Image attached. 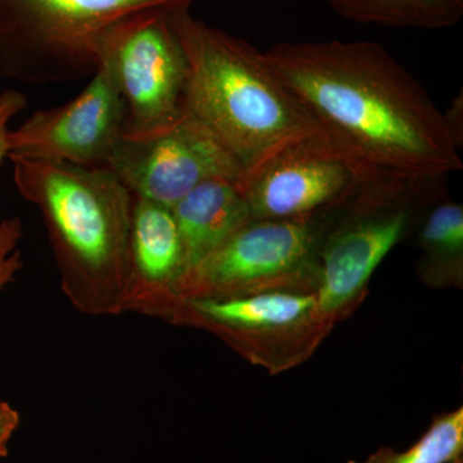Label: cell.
<instances>
[{"instance_id":"18","label":"cell","mask_w":463,"mask_h":463,"mask_svg":"<svg viewBox=\"0 0 463 463\" xmlns=\"http://www.w3.org/2000/svg\"><path fill=\"white\" fill-rule=\"evenodd\" d=\"M20 425V414L7 402L0 401V457L8 456V443Z\"/></svg>"},{"instance_id":"15","label":"cell","mask_w":463,"mask_h":463,"mask_svg":"<svg viewBox=\"0 0 463 463\" xmlns=\"http://www.w3.org/2000/svg\"><path fill=\"white\" fill-rule=\"evenodd\" d=\"M344 17L364 24L438 30L456 25L463 0H328Z\"/></svg>"},{"instance_id":"6","label":"cell","mask_w":463,"mask_h":463,"mask_svg":"<svg viewBox=\"0 0 463 463\" xmlns=\"http://www.w3.org/2000/svg\"><path fill=\"white\" fill-rule=\"evenodd\" d=\"M143 316L209 331L272 374L304 364L334 328L319 312L313 292L184 298L170 291L149 304Z\"/></svg>"},{"instance_id":"19","label":"cell","mask_w":463,"mask_h":463,"mask_svg":"<svg viewBox=\"0 0 463 463\" xmlns=\"http://www.w3.org/2000/svg\"><path fill=\"white\" fill-rule=\"evenodd\" d=\"M444 120H446L448 129L452 136L453 142L457 147L461 149L463 145V99L462 93L453 99L452 105L447 112H443Z\"/></svg>"},{"instance_id":"3","label":"cell","mask_w":463,"mask_h":463,"mask_svg":"<svg viewBox=\"0 0 463 463\" xmlns=\"http://www.w3.org/2000/svg\"><path fill=\"white\" fill-rule=\"evenodd\" d=\"M169 20L187 61L185 109L230 149L245 178L289 143L326 133L257 48L190 7L172 9Z\"/></svg>"},{"instance_id":"16","label":"cell","mask_w":463,"mask_h":463,"mask_svg":"<svg viewBox=\"0 0 463 463\" xmlns=\"http://www.w3.org/2000/svg\"><path fill=\"white\" fill-rule=\"evenodd\" d=\"M463 456V408L435 414L430 428L408 449L380 447L364 461L346 463H448Z\"/></svg>"},{"instance_id":"5","label":"cell","mask_w":463,"mask_h":463,"mask_svg":"<svg viewBox=\"0 0 463 463\" xmlns=\"http://www.w3.org/2000/svg\"><path fill=\"white\" fill-rule=\"evenodd\" d=\"M194 0H0V75L26 84L81 80L97 71L100 39L118 21Z\"/></svg>"},{"instance_id":"9","label":"cell","mask_w":463,"mask_h":463,"mask_svg":"<svg viewBox=\"0 0 463 463\" xmlns=\"http://www.w3.org/2000/svg\"><path fill=\"white\" fill-rule=\"evenodd\" d=\"M383 175L327 133L289 143L240 185L252 219H295L354 200Z\"/></svg>"},{"instance_id":"4","label":"cell","mask_w":463,"mask_h":463,"mask_svg":"<svg viewBox=\"0 0 463 463\" xmlns=\"http://www.w3.org/2000/svg\"><path fill=\"white\" fill-rule=\"evenodd\" d=\"M444 179L383 175L335 210L316 252L315 294L326 321L335 326L361 306L381 261L443 196Z\"/></svg>"},{"instance_id":"10","label":"cell","mask_w":463,"mask_h":463,"mask_svg":"<svg viewBox=\"0 0 463 463\" xmlns=\"http://www.w3.org/2000/svg\"><path fill=\"white\" fill-rule=\"evenodd\" d=\"M109 169L134 196L172 207L200 184H242L245 170L206 125L185 109L172 127L145 138L124 137Z\"/></svg>"},{"instance_id":"17","label":"cell","mask_w":463,"mask_h":463,"mask_svg":"<svg viewBox=\"0 0 463 463\" xmlns=\"http://www.w3.org/2000/svg\"><path fill=\"white\" fill-rule=\"evenodd\" d=\"M27 99L21 91L8 90L0 93V165L8 156V124L14 116L26 109ZM23 237L21 219H5L0 224V291L14 281L23 268L18 242Z\"/></svg>"},{"instance_id":"12","label":"cell","mask_w":463,"mask_h":463,"mask_svg":"<svg viewBox=\"0 0 463 463\" xmlns=\"http://www.w3.org/2000/svg\"><path fill=\"white\" fill-rule=\"evenodd\" d=\"M129 261L132 286L127 313L139 298L173 289L183 273L182 241L170 207L134 196Z\"/></svg>"},{"instance_id":"1","label":"cell","mask_w":463,"mask_h":463,"mask_svg":"<svg viewBox=\"0 0 463 463\" xmlns=\"http://www.w3.org/2000/svg\"><path fill=\"white\" fill-rule=\"evenodd\" d=\"M264 58L326 133L381 172L407 178L461 172L443 112L377 43H281Z\"/></svg>"},{"instance_id":"8","label":"cell","mask_w":463,"mask_h":463,"mask_svg":"<svg viewBox=\"0 0 463 463\" xmlns=\"http://www.w3.org/2000/svg\"><path fill=\"white\" fill-rule=\"evenodd\" d=\"M170 11L132 14L100 39L99 66L109 70L124 100L127 138L163 132L185 112L187 61Z\"/></svg>"},{"instance_id":"2","label":"cell","mask_w":463,"mask_h":463,"mask_svg":"<svg viewBox=\"0 0 463 463\" xmlns=\"http://www.w3.org/2000/svg\"><path fill=\"white\" fill-rule=\"evenodd\" d=\"M9 160L21 196L41 213L72 307L88 316L127 313L132 192L109 167Z\"/></svg>"},{"instance_id":"13","label":"cell","mask_w":463,"mask_h":463,"mask_svg":"<svg viewBox=\"0 0 463 463\" xmlns=\"http://www.w3.org/2000/svg\"><path fill=\"white\" fill-rule=\"evenodd\" d=\"M172 210L182 241L183 273L252 219L239 183L227 179L203 183Z\"/></svg>"},{"instance_id":"7","label":"cell","mask_w":463,"mask_h":463,"mask_svg":"<svg viewBox=\"0 0 463 463\" xmlns=\"http://www.w3.org/2000/svg\"><path fill=\"white\" fill-rule=\"evenodd\" d=\"M335 209L295 219H251L176 279L184 298L313 292L316 252Z\"/></svg>"},{"instance_id":"11","label":"cell","mask_w":463,"mask_h":463,"mask_svg":"<svg viewBox=\"0 0 463 463\" xmlns=\"http://www.w3.org/2000/svg\"><path fill=\"white\" fill-rule=\"evenodd\" d=\"M125 106L106 67L65 105L33 112L8 133V158L109 167L124 138Z\"/></svg>"},{"instance_id":"14","label":"cell","mask_w":463,"mask_h":463,"mask_svg":"<svg viewBox=\"0 0 463 463\" xmlns=\"http://www.w3.org/2000/svg\"><path fill=\"white\" fill-rule=\"evenodd\" d=\"M416 263L419 279L431 288H463V207L440 196L420 222Z\"/></svg>"},{"instance_id":"20","label":"cell","mask_w":463,"mask_h":463,"mask_svg":"<svg viewBox=\"0 0 463 463\" xmlns=\"http://www.w3.org/2000/svg\"><path fill=\"white\" fill-rule=\"evenodd\" d=\"M448 463H463V456L457 457L456 459Z\"/></svg>"}]
</instances>
